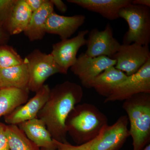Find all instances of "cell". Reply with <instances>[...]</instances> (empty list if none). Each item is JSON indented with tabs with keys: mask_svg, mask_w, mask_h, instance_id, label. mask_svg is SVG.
Returning <instances> with one entry per match:
<instances>
[{
	"mask_svg": "<svg viewBox=\"0 0 150 150\" xmlns=\"http://www.w3.org/2000/svg\"><path fill=\"white\" fill-rule=\"evenodd\" d=\"M83 90L80 85L66 81L51 89L47 101L38 115L54 140L67 143L66 121L82 100Z\"/></svg>",
	"mask_w": 150,
	"mask_h": 150,
	"instance_id": "cell-1",
	"label": "cell"
},
{
	"mask_svg": "<svg viewBox=\"0 0 150 150\" xmlns=\"http://www.w3.org/2000/svg\"><path fill=\"white\" fill-rule=\"evenodd\" d=\"M108 122L106 115L96 105L79 103L67 118V134L77 144H82L96 138Z\"/></svg>",
	"mask_w": 150,
	"mask_h": 150,
	"instance_id": "cell-2",
	"label": "cell"
},
{
	"mask_svg": "<svg viewBox=\"0 0 150 150\" xmlns=\"http://www.w3.org/2000/svg\"><path fill=\"white\" fill-rule=\"evenodd\" d=\"M123 108L130 122L133 150H142L150 140V93L133 96L124 100Z\"/></svg>",
	"mask_w": 150,
	"mask_h": 150,
	"instance_id": "cell-3",
	"label": "cell"
},
{
	"mask_svg": "<svg viewBox=\"0 0 150 150\" xmlns=\"http://www.w3.org/2000/svg\"><path fill=\"white\" fill-rule=\"evenodd\" d=\"M119 18L125 20L129 29L123 38V44L138 43L149 46L150 43V9L131 4L121 9Z\"/></svg>",
	"mask_w": 150,
	"mask_h": 150,
	"instance_id": "cell-4",
	"label": "cell"
},
{
	"mask_svg": "<svg viewBox=\"0 0 150 150\" xmlns=\"http://www.w3.org/2000/svg\"><path fill=\"white\" fill-rule=\"evenodd\" d=\"M25 58L29 74L28 89L29 91L35 93L48 78L58 73L62 74L51 54H46L36 49Z\"/></svg>",
	"mask_w": 150,
	"mask_h": 150,
	"instance_id": "cell-5",
	"label": "cell"
},
{
	"mask_svg": "<svg viewBox=\"0 0 150 150\" xmlns=\"http://www.w3.org/2000/svg\"><path fill=\"white\" fill-rule=\"evenodd\" d=\"M141 93H150V59L137 73L128 76L105 98L104 102L124 101Z\"/></svg>",
	"mask_w": 150,
	"mask_h": 150,
	"instance_id": "cell-6",
	"label": "cell"
},
{
	"mask_svg": "<svg viewBox=\"0 0 150 150\" xmlns=\"http://www.w3.org/2000/svg\"><path fill=\"white\" fill-rule=\"evenodd\" d=\"M116 61L114 66L127 76L137 73L150 59L149 46L138 43L123 44L119 51L112 57Z\"/></svg>",
	"mask_w": 150,
	"mask_h": 150,
	"instance_id": "cell-7",
	"label": "cell"
},
{
	"mask_svg": "<svg viewBox=\"0 0 150 150\" xmlns=\"http://www.w3.org/2000/svg\"><path fill=\"white\" fill-rule=\"evenodd\" d=\"M116 63L115 59L106 56L92 58L82 53L70 70L78 77L83 87L91 88L95 78L108 68L114 67Z\"/></svg>",
	"mask_w": 150,
	"mask_h": 150,
	"instance_id": "cell-8",
	"label": "cell"
},
{
	"mask_svg": "<svg viewBox=\"0 0 150 150\" xmlns=\"http://www.w3.org/2000/svg\"><path fill=\"white\" fill-rule=\"evenodd\" d=\"M127 115H121L114 124L105 126L94 139L91 150H119L130 137Z\"/></svg>",
	"mask_w": 150,
	"mask_h": 150,
	"instance_id": "cell-9",
	"label": "cell"
},
{
	"mask_svg": "<svg viewBox=\"0 0 150 150\" xmlns=\"http://www.w3.org/2000/svg\"><path fill=\"white\" fill-rule=\"evenodd\" d=\"M88 33L87 30H81L72 38L62 40L53 44L51 54L62 74H67L68 70L76 61L78 51L86 44L85 36Z\"/></svg>",
	"mask_w": 150,
	"mask_h": 150,
	"instance_id": "cell-10",
	"label": "cell"
},
{
	"mask_svg": "<svg viewBox=\"0 0 150 150\" xmlns=\"http://www.w3.org/2000/svg\"><path fill=\"white\" fill-rule=\"evenodd\" d=\"M86 45L85 54L87 56L92 58L106 56L112 59L119 51L121 44L113 37V30L108 23L103 30L95 28L89 32Z\"/></svg>",
	"mask_w": 150,
	"mask_h": 150,
	"instance_id": "cell-11",
	"label": "cell"
},
{
	"mask_svg": "<svg viewBox=\"0 0 150 150\" xmlns=\"http://www.w3.org/2000/svg\"><path fill=\"white\" fill-rule=\"evenodd\" d=\"M50 90L48 85L44 84L27 102L4 116L6 123L8 125L18 126L20 123L37 118L38 113L48 99Z\"/></svg>",
	"mask_w": 150,
	"mask_h": 150,
	"instance_id": "cell-12",
	"label": "cell"
},
{
	"mask_svg": "<svg viewBox=\"0 0 150 150\" xmlns=\"http://www.w3.org/2000/svg\"><path fill=\"white\" fill-rule=\"evenodd\" d=\"M86 16L83 15L64 16L54 11L47 18L46 33L59 35L61 40L68 39L84 24Z\"/></svg>",
	"mask_w": 150,
	"mask_h": 150,
	"instance_id": "cell-13",
	"label": "cell"
},
{
	"mask_svg": "<svg viewBox=\"0 0 150 150\" xmlns=\"http://www.w3.org/2000/svg\"><path fill=\"white\" fill-rule=\"evenodd\" d=\"M133 0H67L87 10L96 13L110 21L120 18L121 8L132 4Z\"/></svg>",
	"mask_w": 150,
	"mask_h": 150,
	"instance_id": "cell-14",
	"label": "cell"
},
{
	"mask_svg": "<svg viewBox=\"0 0 150 150\" xmlns=\"http://www.w3.org/2000/svg\"><path fill=\"white\" fill-rule=\"evenodd\" d=\"M26 137L40 149L56 150L54 139L45 123L36 118L18 125Z\"/></svg>",
	"mask_w": 150,
	"mask_h": 150,
	"instance_id": "cell-15",
	"label": "cell"
},
{
	"mask_svg": "<svg viewBox=\"0 0 150 150\" xmlns=\"http://www.w3.org/2000/svg\"><path fill=\"white\" fill-rule=\"evenodd\" d=\"M32 13L25 0H17L3 27L10 35L23 32L29 23Z\"/></svg>",
	"mask_w": 150,
	"mask_h": 150,
	"instance_id": "cell-16",
	"label": "cell"
},
{
	"mask_svg": "<svg viewBox=\"0 0 150 150\" xmlns=\"http://www.w3.org/2000/svg\"><path fill=\"white\" fill-rule=\"evenodd\" d=\"M54 11V6L51 0H47L41 7L33 12L24 34L30 41L43 39L46 34V24L49 15Z\"/></svg>",
	"mask_w": 150,
	"mask_h": 150,
	"instance_id": "cell-17",
	"label": "cell"
},
{
	"mask_svg": "<svg viewBox=\"0 0 150 150\" xmlns=\"http://www.w3.org/2000/svg\"><path fill=\"white\" fill-rule=\"evenodd\" d=\"M127 76L125 73L115 67H110L95 78L92 83L91 88L94 89L100 95L107 98Z\"/></svg>",
	"mask_w": 150,
	"mask_h": 150,
	"instance_id": "cell-18",
	"label": "cell"
},
{
	"mask_svg": "<svg viewBox=\"0 0 150 150\" xmlns=\"http://www.w3.org/2000/svg\"><path fill=\"white\" fill-rule=\"evenodd\" d=\"M15 67L0 69V87L28 89L29 74L27 61Z\"/></svg>",
	"mask_w": 150,
	"mask_h": 150,
	"instance_id": "cell-19",
	"label": "cell"
},
{
	"mask_svg": "<svg viewBox=\"0 0 150 150\" xmlns=\"http://www.w3.org/2000/svg\"><path fill=\"white\" fill-rule=\"evenodd\" d=\"M28 89L15 88H0V118L13 112L28 100Z\"/></svg>",
	"mask_w": 150,
	"mask_h": 150,
	"instance_id": "cell-20",
	"label": "cell"
},
{
	"mask_svg": "<svg viewBox=\"0 0 150 150\" xmlns=\"http://www.w3.org/2000/svg\"><path fill=\"white\" fill-rule=\"evenodd\" d=\"M6 133L10 150H40L17 125H6Z\"/></svg>",
	"mask_w": 150,
	"mask_h": 150,
	"instance_id": "cell-21",
	"label": "cell"
},
{
	"mask_svg": "<svg viewBox=\"0 0 150 150\" xmlns=\"http://www.w3.org/2000/svg\"><path fill=\"white\" fill-rule=\"evenodd\" d=\"M24 61L13 47L7 44L0 46V69L18 66Z\"/></svg>",
	"mask_w": 150,
	"mask_h": 150,
	"instance_id": "cell-22",
	"label": "cell"
},
{
	"mask_svg": "<svg viewBox=\"0 0 150 150\" xmlns=\"http://www.w3.org/2000/svg\"><path fill=\"white\" fill-rule=\"evenodd\" d=\"M17 0H0V24L3 25L8 19Z\"/></svg>",
	"mask_w": 150,
	"mask_h": 150,
	"instance_id": "cell-23",
	"label": "cell"
},
{
	"mask_svg": "<svg viewBox=\"0 0 150 150\" xmlns=\"http://www.w3.org/2000/svg\"><path fill=\"white\" fill-rule=\"evenodd\" d=\"M94 139L85 144L77 146L71 144L68 142L67 143H61L54 140L57 148L56 150H91V145L93 143Z\"/></svg>",
	"mask_w": 150,
	"mask_h": 150,
	"instance_id": "cell-24",
	"label": "cell"
},
{
	"mask_svg": "<svg viewBox=\"0 0 150 150\" xmlns=\"http://www.w3.org/2000/svg\"><path fill=\"white\" fill-rule=\"evenodd\" d=\"M6 125L0 122V150H10L6 135Z\"/></svg>",
	"mask_w": 150,
	"mask_h": 150,
	"instance_id": "cell-25",
	"label": "cell"
},
{
	"mask_svg": "<svg viewBox=\"0 0 150 150\" xmlns=\"http://www.w3.org/2000/svg\"><path fill=\"white\" fill-rule=\"evenodd\" d=\"M32 12L37 11L46 2L47 0H25Z\"/></svg>",
	"mask_w": 150,
	"mask_h": 150,
	"instance_id": "cell-26",
	"label": "cell"
},
{
	"mask_svg": "<svg viewBox=\"0 0 150 150\" xmlns=\"http://www.w3.org/2000/svg\"><path fill=\"white\" fill-rule=\"evenodd\" d=\"M10 35L0 24V46L6 44L10 39Z\"/></svg>",
	"mask_w": 150,
	"mask_h": 150,
	"instance_id": "cell-27",
	"label": "cell"
},
{
	"mask_svg": "<svg viewBox=\"0 0 150 150\" xmlns=\"http://www.w3.org/2000/svg\"><path fill=\"white\" fill-rule=\"evenodd\" d=\"M51 2L56 8L62 13H64L67 11L68 8L67 5L62 0H51Z\"/></svg>",
	"mask_w": 150,
	"mask_h": 150,
	"instance_id": "cell-28",
	"label": "cell"
},
{
	"mask_svg": "<svg viewBox=\"0 0 150 150\" xmlns=\"http://www.w3.org/2000/svg\"><path fill=\"white\" fill-rule=\"evenodd\" d=\"M132 4H133L150 7V0H134L132 1Z\"/></svg>",
	"mask_w": 150,
	"mask_h": 150,
	"instance_id": "cell-29",
	"label": "cell"
},
{
	"mask_svg": "<svg viewBox=\"0 0 150 150\" xmlns=\"http://www.w3.org/2000/svg\"><path fill=\"white\" fill-rule=\"evenodd\" d=\"M142 150H150V144H148L147 146H146Z\"/></svg>",
	"mask_w": 150,
	"mask_h": 150,
	"instance_id": "cell-30",
	"label": "cell"
},
{
	"mask_svg": "<svg viewBox=\"0 0 150 150\" xmlns=\"http://www.w3.org/2000/svg\"><path fill=\"white\" fill-rule=\"evenodd\" d=\"M40 150H47L45 149H40Z\"/></svg>",
	"mask_w": 150,
	"mask_h": 150,
	"instance_id": "cell-31",
	"label": "cell"
},
{
	"mask_svg": "<svg viewBox=\"0 0 150 150\" xmlns=\"http://www.w3.org/2000/svg\"><path fill=\"white\" fill-rule=\"evenodd\" d=\"M0 88H1V87H0Z\"/></svg>",
	"mask_w": 150,
	"mask_h": 150,
	"instance_id": "cell-32",
	"label": "cell"
}]
</instances>
